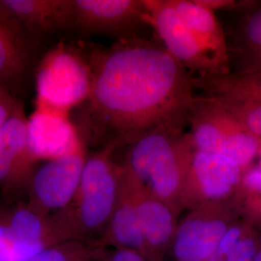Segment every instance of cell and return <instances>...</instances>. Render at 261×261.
Listing matches in <instances>:
<instances>
[{
    "mask_svg": "<svg viewBox=\"0 0 261 261\" xmlns=\"http://www.w3.org/2000/svg\"><path fill=\"white\" fill-rule=\"evenodd\" d=\"M27 144L28 153L36 164L85 148L81 132L69 114L37 108L27 119Z\"/></svg>",
    "mask_w": 261,
    "mask_h": 261,
    "instance_id": "cell-11",
    "label": "cell"
},
{
    "mask_svg": "<svg viewBox=\"0 0 261 261\" xmlns=\"http://www.w3.org/2000/svg\"><path fill=\"white\" fill-rule=\"evenodd\" d=\"M241 28V53L250 54L261 48V4H252Z\"/></svg>",
    "mask_w": 261,
    "mask_h": 261,
    "instance_id": "cell-21",
    "label": "cell"
},
{
    "mask_svg": "<svg viewBox=\"0 0 261 261\" xmlns=\"http://www.w3.org/2000/svg\"><path fill=\"white\" fill-rule=\"evenodd\" d=\"M221 103L242 123L247 130L251 132L253 136L261 139V105L230 106Z\"/></svg>",
    "mask_w": 261,
    "mask_h": 261,
    "instance_id": "cell-23",
    "label": "cell"
},
{
    "mask_svg": "<svg viewBox=\"0 0 261 261\" xmlns=\"http://www.w3.org/2000/svg\"><path fill=\"white\" fill-rule=\"evenodd\" d=\"M99 246L76 241L58 243L28 261H91Z\"/></svg>",
    "mask_w": 261,
    "mask_h": 261,
    "instance_id": "cell-20",
    "label": "cell"
},
{
    "mask_svg": "<svg viewBox=\"0 0 261 261\" xmlns=\"http://www.w3.org/2000/svg\"><path fill=\"white\" fill-rule=\"evenodd\" d=\"M116 151L113 145H108L87 156L72 202L51 215L62 242L97 246L102 239L119 194V165L113 160Z\"/></svg>",
    "mask_w": 261,
    "mask_h": 261,
    "instance_id": "cell-2",
    "label": "cell"
},
{
    "mask_svg": "<svg viewBox=\"0 0 261 261\" xmlns=\"http://www.w3.org/2000/svg\"><path fill=\"white\" fill-rule=\"evenodd\" d=\"M259 163H258V165H257V167H259L261 168V150H260V154H259Z\"/></svg>",
    "mask_w": 261,
    "mask_h": 261,
    "instance_id": "cell-28",
    "label": "cell"
},
{
    "mask_svg": "<svg viewBox=\"0 0 261 261\" xmlns=\"http://www.w3.org/2000/svg\"><path fill=\"white\" fill-rule=\"evenodd\" d=\"M232 203L193 209L178 224L169 246L176 261H209L228 228L236 222Z\"/></svg>",
    "mask_w": 261,
    "mask_h": 261,
    "instance_id": "cell-8",
    "label": "cell"
},
{
    "mask_svg": "<svg viewBox=\"0 0 261 261\" xmlns=\"http://www.w3.org/2000/svg\"><path fill=\"white\" fill-rule=\"evenodd\" d=\"M27 117L20 103L0 130V189L8 195L28 190L36 163L27 144Z\"/></svg>",
    "mask_w": 261,
    "mask_h": 261,
    "instance_id": "cell-12",
    "label": "cell"
},
{
    "mask_svg": "<svg viewBox=\"0 0 261 261\" xmlns=\"http://www.w3.org/2000/svg\"><path fill=\"white\" fill-rule=\"evenodd\" d=\"M143 2L149 14L151 27L162 45L192 76L225 74L199 45L169 0Z\"/></svg>",
    "mask_w": 261,
    "mask_h": 261,
    "instance_id": "cell-9",
    "label": "cell"
},
{
    "mask_svg": "<svg viewBox=\"0 0 261 261\" xmlns=\"http://www.w3.org/2000/svg\"><path fill=\"white\" fill-rule=\"evenodd\" d=\"M66 0H0V15L25 36L64 29Z\"/></svg>",
    "mask_w": 261,
    "mask_h": 261,
    "instance_id": "cell-14",
    "label": "cell"
},
{
    "mask_svg": "<svg viewBox=\"0 0 261 261\" xmlns=\"http://www.w3.org/2000/svg\"><path fill=\"white\" fill-rule=\"evenodd\" d=\"M120 168L130 188L145 238L149 259L156 261V257L169 248L173 239L178 225L177 211L150 195L145 188L132 177L121 166Z\"/></svg>",
    "mask_w": 261,
    "mask_h": 261,
    "instance_id": "cell-13",
    "label": "cell"
},
{
    "mask_svg": "<svg viewBox=\"0 0 261 261\" xmlns=\"http://www.w3.org/2000/svg\"><path fill=\"white\" fill-rule=\"evenodd\" d=\"M87 159L86 149L45 162L34 170L28 187L29 205L45 215L56 214L69 205L79 189Z\"/></svg>",
    "mask_w": 261,
    "mask_h": 261,
    "instance_id": "cell-10",
    "label": "cell"
},
{
    "mask_svg": "<svg viewBox=\"0 0 261 261\" xmlns=\"http://www.w3.org/2000/svg\"><path fill=\"white\" fill-rule=\"evenodd\" d=\"M258 248L257 237L248 225L242 237L224 257L210 261H253Z\"/></svg>",
    "mask_w": 261,
    "mask_h": 261,
    "instance_id": "cell-22",
    "label": "cell"
},
{
    "mask_svg": "<svg viewBox=\"0 0 261 261\" xmlns=\"http://www.w3.org/2000/svg\"><path fill=\"white\" fill-rule=\"evenodd\" d=\"M18 103L19 102L13 98L9 90L0 87V130L9 121Z\"/></svg>",
    "mask_w": 261,
    "mask_h": 261,
    "instance_id": "cell-24",
    "label": "cell"
},
{
    "mask_svg": "<svg viewBox=\"0 0 261 261\" xmlns=\"http://www.w3.org/2000/svg\"><path fill=\"white\" fill-rule=\"evenodd\" d=\"M178 16L199 45L225 73H228L229 47L224 28L213 11L196 0H169Z\"/></svg>",
    "mask_w": 261,
    "mask_h": 261,
    "instance_id": "cell-15",
    "label": "cell"
},
{
    "mask_svg": "<svg viewBox=\"0 0 261 261\" xmlns=\"http://www.w3.org/2000/svg\"><path fill=\"white\" fill-rule=\"evenodd\" d=\"M97 246L101 248L103 246H111L112 248L133 250L143 254L149 259L138 212L130 188L122 174L120 166L118 199L108 228Z\"/></svg>",
    "mask_w": 261,
    "mask_h": 261,
    "instance_id": "cell-16",
    "label": "cell"
},
{
    "mask_svg": "<svg viewBox=\"0 0 261 261\" xmlns=\"http://www.w3.org/2000/svg\"><path fill=\"white\" fill-rule=\"evenodd\" d=\"M188 125V135L195 150L226 156L245 170L259 157L261 139L247 130L213 98L196 97L189 113Z\"/></svg>",
    "mask_w": 261,
    "mask_h": 261,
    "instance_id": "cell-4",
    "label": "cell"
},
{
    "mask_svg": "<svg viewBox=\"0 0 261 261\" xmlns=\"http://www.w3.org/2000/svg\"><path fill=\"white\" fill-rule=\"evenodd\" d=\"M14 244L13 236L5 221L3 211L0 210V252Z\"/></svg>",
    "mask_w": 261,
    "mask_h": 261,
    "instance_id": "cell-25",
    "label": "cell"
},
{
    "mask_svg": "<svg viewBox=\"0 0 261 261\" xmlns=\"http://www.w3.org/2000/svg\"><path fill=\"white\" fill-rule=\"evenodd\" d=\"M246 66L242 71H261V48L244 55Z\"/></svg>",
    "mask_w": 261,
    "mask_h": 261,
    "instance_id": "cell-26",
    "label": "cell"
},
{
    "mask_svg": "<svg viewBox=\"0 0 261 261\" xmlns=\"http://www.w3.org/2000/svg\"><path fill=\"white\" fill-rule=\"evenodd\" d=\"M89 130L116 150L156 130H183L196 99L193 76L149 38L117 41L88 57Z\"/></svg>",
    "mask_w": 261,
    "mask_h": 261,
    "instance_id": "cell-1",
    "label": "cell"
},
{
    "mask_svg": "<svg viewBox=\"0 0 261 261\" xmlns=\"http://www.w3.org/2000/svg\"><path fill=\"white\" fill-rule=\"evenodd\" d=\"M149 19L143 0H66L64 29L84 35L142 38Z\"/></svg>",
    "mask_w": 261,
    "mask_h": 261,
    "instance_id": "cell-6",
    "label": "cell"
},
{
    "mask_svg": "<svg viewBox=\"0 0 261 261\" xmlns=\"http://www.w3.org/2000/svg\"><path fill=\"white\" fill-rule=\"evenodd\" d=\"M237 214L250 224L261 226V168L251 167L243 175L242 181L232 201Z\"/></svg>",
    "mask_w": 261,
    "mask_h": 261,
    "instance_id": "cell-19",
    "label": "cell"
},
{
    "mask_svg": "<svg viewBox=\"0 0 261 261\" xmlns=\"http://www.w3.org/2000/svg\"><path fill=\"white\" fill-rule=\"evenodd\" d=\"M30 59L28 36L0 15V87L9 90L20 83Z\"/></svg>",
    "mask_w": 261,
    "mask_h": 261,
    "instance_id": "cell-18",
    "label": "cell"
},
{
    "mask_svg": "<svg viewBox=\"0 0 261 261\" xmlns=\"http://www.w3.org/2000/svg\"><path fill=\"white\" fill-rule=\"evenodd\" d=\"M193 83L195 87L205 91L206 97L224 105H261V71L193 76Z\"/></svg>",
    "mask_w": 261,
    "mask_h": 261,
    "instance_id": "cell-17",
    "label": "cell"
},
{
    "mask_svg": "<svg viewBox=\"0 0 261 261\" xmlns=\"http://www.w3.org/2000/svg\"><path fill=\"white\" fill-rule=\"evenodd\" d=\"M232 159L195 150L190 163L181 208L196 209L216 203H232L245 173Z\"/></svg>",
    "mask_w": 261,
    "mask_h": 261,
    "instance_id": "cell-7",
    "label": "cell"
},
{
    "mask_svg": "<svg viewBox=\"0 0 261 261\" xmlns=\"http://www.w3.org/2000/svg\"><path fill=\"white\" fill-rule=\"evenodd\" d=\"M125 147V158L119 165L150 195L178 212L195 151L188 133L152 130Z\"/></svg>",
    "mask_w": 261,
    "mask_h": 261,
    "instance_id": "cell-3",
    "label": "cell"
},
{
    "mask_svg": "<svg viewBox=\"0 0 261 261\" xmlns=\"http://www.w3.org/2000/svg\"><path fill=\"white\" fill-rule=\"evenodd\" d=\"M91 86L88 58L75 47L59 44L49 49L38 65L36 108L69 114L87 101Z\"/></svg>",
    "mask_w": 261,
    "mask_h": 261,
    "instance_id": "cell-5",
    "label": "cell"
},
{
    "mask_svg": "<svg viewBox=\"0 0 261 261\" xmlns=\"http://www.w3.org/2000/svg\"><path fill=\"white\" fill-rule=\"evenodd\" d=\"M253 261H261V245H259V248H258V251L256 252Z\"/></svg>",
    "mask_w": 261,
    "mask_h": 261,
    "instance_id": "cell-27",
    "label": "cell"
}]
</instances>
